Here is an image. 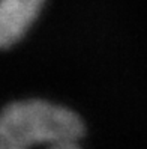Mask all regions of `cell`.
<instances>
[{"mask_svg":"<svg viewBox=\"0 0 147 149\" xmlns=\"http://www.w3.org/2000/svg\"><path fill=\"white\" fill-rule=\"evenodd\" d=\"M80 116L44 100L17 101L0 111V149H81Z\"/></svg>","mask_w":147,"mask_h":149,"instance_id":"6da1fadb","label":"cell"},{"mask_svg":"<svg viewBox=\"0 0 147 149\" xmlns=\"http://www.w3.org/2000/svg\"><path fill=\"white\" fill-rule=\"evenodd\" d=\"M45 0H0V48L23 39L42 9Z\"/></svg>","mask_w":147,"mask_h":149,"instance_id":"7a4b0ae2","label":"cell"}]
</instances>
